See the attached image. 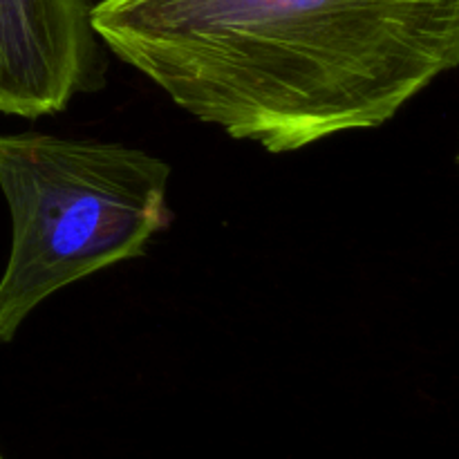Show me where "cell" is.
<instances>
[{"label": "cell", "instance_id": "obj_1", "mask_svg": "<svg viewBox=\"0 0 459 459\" xmlns=\"http://www.w3.org/2000/svg\"><path fill=\"white\" fill-rule=\"evenodd\" d=\"M108 52L233 139L379 128L459 63V0H101Z\"/></svg>", "mask_w": 459, "mask_h": 459}, {"label": "cell", "instance_id": "obj_4", "mask_svg": "<svg viewBox=\"0 0 459 459\" xmlns=\"http://www.w3.org/2000/svg\"><path fill=\"white\" fill-rule=\"evenodd\" d=\"M0 459H4V457H3V455H0Z\"/></svg>", "mask_w": 459, "mask_h": 459}, {"label": "cell", "instance_id": "obj_3", "mask_svg": "<svg viewBox=\"0 0 459 459\" xmlns=\"http://www.w3.org/2000/svg\"><path fill=\"white\" fill-rule=\"evenodd\" d=\"M92 0H0V112L40 119L106 88Z\"/></svg>", "mask_w": 459, "mask_h": 459}, {"label": "cell", "instance_id": "obj_2", "mask_svg": "<svg viewBox=\"0 0 459 459\" xmlns=\"http://www.w3.org/2000/svg\"><path fill=\"white\" fill-rule=\"evenodd\" d=\"M169 182L164 160L124 143L0 134V191L12 218L0 345L56 291L142 258L170 224Z\"/></svg>", "mask_w": 459, "mask_h": 459}]
</instances>
